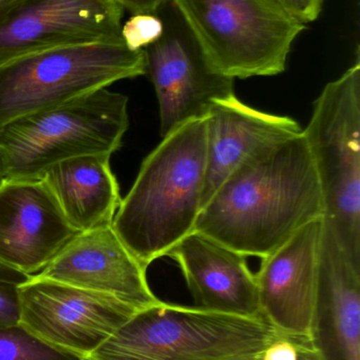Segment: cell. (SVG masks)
Here are the masks:
<instances>
[{
    "label": "cell",
    "mask_w": 360,
    "mask_h": 360,
    "mask_svg": "<svg viewBox=\"0 0 360 360\" xmlns=\"http://www.w3.org/2000/svg\"><path fill=\"white\" fill-rule=\"evenodd\" d=\"M323 215L321 181L302 132L245 158L201 210L194 231L262 259Z\"/></svg>",
    "instance_id": "1"
},
{
    "label": "cell",
    "mask_w": 360,
    "mask_h": 360,
    "mask_svg": "<svg viewBox=\"0 0 360 360\" xmlns=\"http://www.w3.org/2000/svg\"><path fill=\"white\" fill-rule=\"evenodd\" d=\"M205 177V118L165 135L142 162L112 226L146 269L194 232L202 210Z\"/></svg>",
    "instance_id": "2"
},
{
    "label": "cell",
    "mask_w": 360,
    "mask_h": 360,
    "mask_svg": "<svg viewBox=\"0 0 360 360\" xmlns=\"http://www.w3.org/2000/svg\"><path fill=\"white\" fill-rule=\"evenodd\" d=\"M280 334L263 315L239 316L159 302L137 311L91 360H224L260 354Z\"/></svg>",
    "instance_id": "3"
},
{
    "label": "cell",
    "mask_w": 360,
    "mask_h": 360,
    "mask_svg": "<svg viewBox=\"0 0 360 360\" xmlns=\"http://www.w3.org/2000/svg\"><path fill=\"white\" fill-rule=\"evenodd\" d=\"M128 97L107 88L0 127L6 179H42L58 162L78 156H111L128 130Z\"/></svg>",
    "instance_id": "4"
},
{
    "label": "cell",
    "mask_w": 360,
    "mask_h": 360,
    "mask_svg": "<svg viewBox=\"0 0 360 360\" xmlns=\"http://www.w3.org/2000/svg\"><path fill=\"white\" fill-rule=\"evenodd\" d=\"M205 63L228 77L283 73L306 25L279 0H170Z\"/></svg>",
    "instance_id": "5"
},
{
    "label": "cell",
    "mask_w": 360,
    "mask_h": 360,
    "mask_svg": "<svg viewBox=\"0 0 360 360\" xmlns=\"http://www.w3.org/2000/svg\"><path fill=\"white\" fill-rule=\"evenodd\" d=\"M145 74V51L123 38L23 55L0 65V127Z\"/></svg>",
    "instance_id": "6"
},
{
    "label": "cell",
    "mask_w": 360,
    "mask_h": 360,
    "mask_svg": "<svg viewBox=\"0 0 360 360\" xmlns=\"http://www.w3.org/2000/svg\"><path fill=\"white\" fill-rule=\"evenodd\" d=\"M321 181L329 222L342 249L360 264V61L329 82L302 130Z\"/></svg>",
    "instance_id": "7"
},
{
    "label": "cell",
    "mask_w": 360,
    "mask_h": 360,
    "mask_svg": "<svg viewBox=\"0 0 360 360\" xmlns=\"http://www.w3.org/2000/svg\"><path fill=\"white\" fill-rule=\"evenodd\" d=\"M18 295V325L82 359L139 311L111 296L36 276L19 287Z\"/></svg>",
    "instance_id": "8"
},
{
    "label": "cell",
    "mask_w": 360,
    "mask_h": 360,
    "mask_svg": "<svg viewBox=\"0 0 360 360\" xmlns=\"http://www.w3.org/2000/svg\"><path fill=\"white\" fill-rule=\"evenodd\" d=\"M113 0H23L0 21V65L57 46L122 39Z\"/></svg>",
    "instance_id": "9"
},
{
    "label": "cell",
    "mask_w": 360,
    "mask_h": 360,
    "mask_svg": "<svg viewBox=\"0 0 360 360\" xmlns=\"http://www.w3.org/2000/svg\"><path fill=\"white\" fill-rule=\"evenodd\" d=\"M323 226V216L302 226L255 274L260 312L280 335L310 340Z\"/></svg>",
    "instance_id": "10"
},
{
    "label": "cell",
    "mask_w": 360,
    "mask_h": 360,
    "mask_svg": "<svg viewBox=\"0 0 360 360\" xmlns=\"http://www.w3.org/2000/svg\"><path fill=\"white\" fill-rule=\"evenodd\" d=\"M144 51L160 108L162 137L186 122L206 118L216 101L235 96L234 78L207 65L190 32L164 29L160 39Z\"/></svg>",
    "instance_id": "11"
},
{
    "label": "cell",
    "mask_w": 360,
    "mask_h": 360,
    "mask_svg": "<svg viewBox=\"0 0 360 360\" xmlns=\"http://www.w3.org/2000/svg\"><path fill=\"white\" fill-rule=\"evenodd\" d=\"M76 234L44 179L0 184V262L34 276Z\"/></svg>",
    "instance_id": "12"
},
{
    "label": "cell",
    "mask_w": 360,
    "mask_h": 360,
    "mask_svg": "<svg viewBox=\"0 0 360 360\" xmlns=\"http://www.w3.org/2000/svg\"><path fill=\"white\" fill-rule=\"evenodd\" d=\"M146 271L108 224L77 233L34 276L105 294L142 310L160 302L150 289Z\"/></svg>",
    "instance_id": "13"
},
{
    "label": "cell",
    "mask_w": 360,
    "mask_h": 360,
    "mask_svg": "<svg viewBox=\"0 0 360 360\" xmlns=\"http://www.w3.org/2000/svg\"><path fill=\"white\" fill-rule=\"evenodd\" d=\"M310 342L323 360H360V264L325 218Z\"/></svg>",
    "instance_id": "14"
},
{
    "label": "cell",
    "mask_w": 360,
    "mask_h": 360,
    "mask_svg": "<svg viewBox=\"0 0 360 360\" xmlns=\"http://www.w3.org/2000/svg\"><path fill=\"white\" fill-rule=\"evenodd\" d=\"M167 256L181 269L197 308L245 317L262 315L247 256L197 231Z\"/></svg>",
    "instance_id": "15"
},
{
    "label": "cell",
    "mask_w": 360,
    "mask_h": 360,
    "mask_svg": "<svg viewBox=\"0 0 360 360\" xmlns=\"http://www.w3.org/2000/svg\"><path fill=\"white\" fill-rule=\"evenodd\" d=\"M206 177L202 209L226 177L264 146L302 132L293 118L249 107L236 95L216 101L206 118Z\"/></svg>",
    "instance_id": "16"
},
{
    "label": "cell",
    "mask_w": 360,
    "mask_h": 360,
    "mask_svg": "<svg viewBox=\"0 0 360 360\" xmlns=\"http://www.w3.org/2000/svg\"><path fill=\"white\" fill-rule=\"evenodd\" d=\"M110 155L78 156L51 167L42 179L76 232L112 224L122 202Z\"/></svg>",
    "instance_id": "17"
},
{
    "label": "cell",
    "mask_w": 360,
    "mask_h": 360,
    "mask_svg": "<svg viewBox=\"0 0 360 360\" xmlns=\"http://www.w3.org/2000/svg\"><path fill=\"white\" fill-rule=\"evenodd\" d=\"M0 360H82L42 342L20 325L0 328Z\"/></svg>",
    "instance_id": "18"
},
{
    "label": "cell",
    "mask_w": 360,
    "mask_h": 360,
    "mask_svg": "<svg viewBox=\"0 0 360 360\" xmlns=\"http://www.w3.org/2000/svg\"><path fill=\"white\" fill-rule=\"evenodd\" d=\"M30 277L0 262V328L18 325V290Z\"/></svg>",
    "instance_id": "19"
},
{
    "label": "cell",
    "mask_w": 360,
    "mask_h": 360,
    "mask_svg": "<svg viewBox=\"0 0 360 360\" xmlns=\"http://www.w3.org/2000/svg\"><path fill=\"white\" fill-rule=\"evenodd\" d=\"M164 32L162 21L156 14L133 15L122 25V38L131 50H144L160 39Z\"/></svg>",
    "instance_id": "20"
},
{
    "label": "cell",
    "mask_w": 360,
    "mask_h": 360,
    "mask_svg": "<svg viewBox=\"0 0 360 360\" xmlns=\"http://www.w3.org/2000/svg\"><path fill=\"white\" fill-rule=\"evenodd\" d=\"M298 345L296 338L280 336L268 345L260 354L261 360H297Z\"/></svg>",
    "instance_id": "21"
},
{
    "label": "cell",
    "mask_w": 360,
    "mask_h": 360,
    "mask_svg": "<svg viewBox=\"0 0 360 360\" xmlns=\"http://www.w3.org/2000/svg\"><path fill=\"white\" fill-rule=\"evenodd\" d=\"M279 1L294 17L304 25L316 20L323 6V0H279Z\"/></svg>",
    "instance_id": "22"
},
{
    "label": "cell",
    "mask_w": 360,
    "mask_h": 360,
    "mask_svg": "<svg viewBox=\"0 0 360 360\" xmlns=\"http://www.w3.org/2000/svg\"><path fill=\"white\" fill-rule=\"evenodd\" d=\"M133 15L156 14L167 0H113Z\"/></svg>",
    "instance_id": "23"
},
{
    "label": "cell",
    "mask_w": 360,
    "mask_h": 360,
    "mask_svg": "<svg viewBox=\"0 0 360 360\" xmlns=\"http://www.w3.org/2000/svg\"><path fill=\"white\" fill-rule=\"evenodd\" d=\"M297 360H323L319 353L313 348L310 340H297Z\"/></svg>",
    "instance_id": "24"
},
{
    "label": "cell",
    "mask_w": 360,
    "mask_h": 360,
    "mask_svg": "<svg viewBox=\"0 0 360 360\" xmlns=\"http://www.w3.org/2000/svg\"><path fill=\"white\" fill-rule=\"evenodd\" d=\"M23 0H0V21Z\"/></svg>",
    "instance_id": "25"
},
{
    "label": "cell",
    "mask_w": 360,
    "mask_h": 360,
    "mask_svg": "<svg viewBox=\"0 0 360 360\" xmlns=\"http://www.w3.org/2000/svg\"><path fill=\"white\" fill-rule=\"evenodd\" d=\"M260 354L239 355V356L230 357V359L224 360H261L260 359Z\"/></svg>",
    "instance_id": "26"
},
{
    "label": "cell",
    "mask_w": 360,
    "mask_h": 360,
    "mask_svg": "<svg viewBox=\"0 0 360 360\" xmlns=\"http://www.w3.org/2000/svg\"><path fill=\"white\" fill-rule=\"evenodd\" d=\"M6 179V167H4V160H2L1 154H0V184L4 180Z\"/></svg>",
    "instance_id": "27"
},
{
    "label": "cell",
    "mask_w": 360,
    "mask_h": 360,
    "mask_svg": "<svg viewBox=\"0 0 360 360\" xmlns=\"http://www.w3.org/2000/svg\"><path fill=\"white\" fill-rule=\"evenodd\" d=\"M82 360H91V359H82Z\"/></svg>",
    "instance_id": "28"
}]
</instances>
